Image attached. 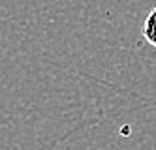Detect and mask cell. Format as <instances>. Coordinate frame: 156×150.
<instances>
[{
	"instance_id": "6da1fadb",
	"label": "cell",
	"mask_w": 156,
	"mask_h": 150,
	"mask_svg": "<svg viewBox=\"0 0 156 150\" xmlns=\"http://www.w3.org/2000/svg\"><path fill=\"white\" fill-rule=\"evenodd\" d=\"M143 38L147 40L152 47H156V8L147 15V19H145V25H143Z\"/></svg>"
}]
</instances>
